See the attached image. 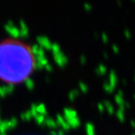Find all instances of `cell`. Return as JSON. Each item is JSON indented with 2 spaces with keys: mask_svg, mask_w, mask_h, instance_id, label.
<instances>
[{
  "mask_svg": "<svg viewBox=\"0 0 135 135\" xmlns=\"http://www.w3.org/2000/svg\"><path fill=\"white\" fill-rule=\"evenodd\" d=\"M37 66L33 48L24 40L8 38L0 41V81L17 85L26 81Z\"/></svg>",
  "mask_w": 135,
  "mask_h": 135,
  "instance_id": "1",
  "label": "cell"
}]
</instances>
